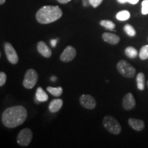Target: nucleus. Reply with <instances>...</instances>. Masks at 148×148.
<instances>
[{"label":"nucleus","instance_id":"obj_29","mask_svg":"<svg viewBox=\"0 0 148 148\" xmlns=\"http://www.w3.org/2000/svg\"><path fill=\"white\" fill-rule=\"evenodd\" d=\"M59 3H63V4H65V3H69V1H71V0H57Z\"/></svg>","mask_w":148,"mask_h":148},{"label":"nucleus","instance_id":"obj_20","mask_svg":"<svg viewBox=\"0 0 148 148\" xmlns=\"http://www.w3.org/2000/svg\"><path fill=\"white\" fill-rule=\"evenodd\" d=\"M139 58L142 60L148 59V45H144L140 48L139 51Z\"/></svg>","mask_w":148,"mask_h":148},{"label":"nucleus","instance_id":"obj_13","mask_svg":"<svg viewBox=\"0 0 148 148\" xmlns=\"http://www.w3.org/2000/svg\"><path fill=\"white\" fill-rule=\"evenodd\" d=\"M128 124L133 130L136 131H142L145 128V123L142 119L136 118H130Z\"/></svg>","mask_w":148,"mask_h":148},{"label":"nucleus","instance_id":"obj_34","mask_svg":"<svg viewBox=\"0 0 148 148\" xmlns=\"http://www.w3.org/2000/svg\"><path fill=\"white\" fill-rule=\"evenodd\" d=\"M147 87H148V81H147Z\"/></svg>","mask_w":148,"mask_h":148},{"label":"nucleus","instance_id":"obj_3","mask_svg":"<svg viewBox=\"0 0 148 148\" xmlns=\"http://www.w3.org/2000/svg\"><path fill=\"white\" fill-rule=\"evenodd\" d=\"M103 125L108 132L112 134L117 135L121 132V126L119 122L112 116H105L103 119Z\"/></svg>","mask_w":148,"mask_h":148},{"label":"nucleus","instance_id":"obj_10","mask_svg":"<svg viewBox=\"0 0 148 148\" xmlns=\"http://www.w3.org/2000/svg\"><path fill=\"white\" fill-rule=\"evenodd\" d=\"M122 106L125 110H130L136 106V100L131 92H128L124 95L122 99Z\"/></svg>","mask_w":148,"mask_h":148},{"label":"nucleus","instance_id":"obj_21","mask_svg":"<svg viewBox=\"0 0 148 148\" xmlns=\"http://www.w3.org/2000/svg\"><path fill=\"white\" fill-rule=\"evenodd\" d=\"M123 29H124L125 32L129 36L133 37L136 34L135 29L133 27V26H132V25H130V24H126V25H125V26L123 27Z\"/></svg>","mask_w":148,"mask_h":148},{"label":"nucleus","instance_id":"obj_22","mask_svg":"<svg viewBox=\"0 0 148 148\" xmlns=\"http://www.w3.org/2000/svg\"><path fill=\"white\" fill-rule=\"evenodd\" d=\"M100 25L101 26L106 27V29H110V30H113L115 28V24L109 20H102L100 21Z\"/></svg>","mask_w":148,"mask_h":148},{"label":"nucleus","instance_id":"obj_18","mask_svg":"<svg viewBox=\"0 0 148 148\" xmlns=\"http://www.w3.org/2000/svg\"><path fill=\"white\" fill-rule=\"evenodd\" d=\"M125 54L130 58H134L138 56V51L132 46H129L125 48Z\"/></svg>","mask_w":148,"mask_h":148},{"label":"nucleus","instance_id":"obj_33","mask_svg":"<svg viewBox=\"0 0 148 148\" xmlns=\"http://www.w3.org/2000/svg\"><path fill=\"white\" fill-rule=\"evenodd\" d=\"M1 51H0V58H1Z\"/></svg>","mask_w":148,"mask_h":148},{"label":"nucleus","instance_id":"obj_25","mask_svg":"<svg viewBox=\"0 0 148 148\" xmlns=\"http://www.w3.org/2000/svg\"><path fill=\"white\" fill-rule=\"evenodd\" d=\"M103 0H89L90 5H92L93 8H97L102 3Z\"/></svg>","mask_w":148,"mask_h":148},{"label":"nucleus","instance_id":"obj_8","mask_svg":"<svg viewBox=\"0 0 148 148\" xmlns=\"http://www.w3.org/2000/svg\"><path fill=\"white\" fill-rule=\"evenodd\" d=\"M79 103L84 108L92 110L96 107L97 102L92 95L88 94H83L79 97Z\"/></svg>","mask_w":148,"mask_h":148},{"label":"nucleus","instance_id":"obj_27","mask_svg":"<svg viewBox=\"0 0 148 148\" xmlns=\"http://www.w3.org/2000/svg\"><path fill=\"white\" fill-rule=\"evenodd\" d=\"M58 38H57V39H52V40H51V46H52L53 47H55L56 46V44H57V42H58Z\"/></svg>","mask_w":148,"mask_h":148},{"label":"nucleus","instance_id":"obj_24","mask_svg":"<svg viewBox=\"0 0 148 148\" xmlns=\"http://www.w3.org/2000/svg\"><path fill=\"white\" fill-rule=\"evenodd\" d=\"M7 79V75L4 72H0V87L3 86L5 84Z\"/></svg>","mask_w":148,"mask_h":148},{"label":"nucleus","instance_id":"obj_16","mask_svg":"<svg viewBox=\"0 0 148 148\" xmlns=\"http://www.w3.org/2000/svg\"><path fill=\"white\" fill-rule=\"evenodd\" d=\"M136 84L138 90H143L145 86V76L143 73H138L136 75Z\"/></svg>","mask_w":148,"mask_h":148},{"label":"nucleus","instance_id":"obj_32","mask_svg":"<svg viewBox=\"0 0 148 148\" xmlns=\"http://www.w3.org/2000/svg\"><path fill=\"white\" fill-rule=\"evenodd\" d=\"M56 77H54V76L51 77V81H53V82H54V81H56Z\"/></svg>","mask_w":148,"mask_h":148},{"label":"nucleus","instance_id":"obj_2","mask_svg":"<svg viewBox=\"0 0 148 148\" xmlns=\"http://www.w3.org/2000/svg\"><path fill=\"white\" fill-rule=\"evenodd\" d=\"M62 16V11L58 5H45L38 10L36 14L37 21L41 24L53 23Z\"/></svg>","mask_w":148,"mask_h":148},{"label":"nucleus","instance_id":"obj_12","mask_svg":"<svg viewBox=\"0 0 148 148\" xmlns=\"http://www.w3.org/2000/svg\"><path fill=\"white\" fill-rule=\"evenodd\" d=\"M101 37L105 42L110 44V45H116L120 41V37L116 34H112V33L104 32L101 35Z\"/></svg>","mask_w":148,"mask_h":148},{"label":"nucleus","instance_id":"obj_19","mask_svg":"<svg viewBox=\"0 0 148 148\" xmlns=\"http://www.w3.org/2000/svg\"><path fill=\"white\" fill-rule=\"evenodd\" d=\"M130 17V14L127 10L120 11L116 15V18L119 21H126Z\"/></svg>","mask_w":148,"mask_h":148},{"label":"nucleus","instance_id":"obj_26","mask_svg":"<svg viewBox=\"0 0 148 148\" xmlns=\"http://www.w3.org/2000/svg\"><path fill=\"white\" fill-rule=\"evenodd\" d=\"M82 4L84 7H88L90 5L89 0H82Z\"/></svg>","mask_w":148,"mask_h":148},{"label":"nucleus","instance_id":"obj_5","mask_svg":"<svg viewBox=\"0 0 148 148\" xmlns=\"http://www.w3.org/2000/svg\"><path fill=\"white\" fill-rule=\"evenodd\" d=\"M38 81V73L34 69H29L25 72L23 81V86L27 89L34 87Z\"/></svg>","mask_w":148,"mask_h":148},{"label":"nucleus","instance_id":"obj_31","mask_svg":"<svg viewBox=\"0 0 148 148\" xmlns=\"http://www.w3.org/2000/svg\"><path fill=\"white\" fill-rule=\"evenodd\" d=\"M5 2V0H0V5H2Z\"/></svg>","mask_w":148,"mask_h":148},{"label":"nucleus","instance_id":"obj_11","mask_svg":"<svg viewBox=\"0 0 148 148\" xmlns=\"http://www.w3.org/2000/svg\"><path fill=\"white\" fill-rule=\"evenodd\" d=\"M37 50L40 55L45 58H49L52 54L51 49L48 47L47 44L44 41H39L37 44Z\"/></svg>","mask_w":148,"mask_h":148},{"label":"nucleus","instance_id":"obj_14","mask_svg":"<svg viewBox=\"0 0 148 148\" xmlns=\"http://www.w3.org/2000/svg\"><path fill=\"white\" fill-rule=\"evenodd\" d=\"M62 105H63V101L61 99H53L49 105V110L52 113L57 112L60 110Z\"/></svg>","mask_w":148,"mask_h":148},{"label":"nucleus","instance_id":"obj_7","mask_svg":"<svg viewBox=\"0 0 148 148\" xmlns=\"http://www.w3.org/2000/svg\"><path fill=\"white\" fill-rule=\"evenodd\" d=\"M4 51L8 60L12 64H16L18 62V56L17 53L12 44L6 42L4 44Z\"/></svg>","mask_w":148,"mask_h":148},{"label":"nucleus","instance_id":"obj_6","mask_svg":"<svg viewBox=\"0 0 148 148\" xmlns=\"http://www.w3.org/2000/svg\"><path fill=\"white\" fill-rule=\"evenodd\" d=\"M33 133L31 129L26 127L18 133L17 137H16V141L19 145L22 147H27L30 144L32 140Z\"/></svg>","mask_w":148,"mask_h":148},{"label":"nucleus","instance_id":"obj_4","mask_svg":"<svg viewBox=\"0 0 148 148\" xmlns=\"http://www.w3.org/2000/svg\"><path fill=\"white\" fill-rule=\"evenodd\" d=\"M116 69L122 76L126 78H132L136 75V69L125 60H121L118 62L116 64Z\"/></svg>","mask_w":148,"mask_h":148},{"label":"nucleus","instance_id":"obj_15","mask_svg":"<svg viewBox=\"0 0 148 148\" xmlns=\"http://www.w3.org/2000/svg\"><path fill=\"white\" fill-rule=\"evenodd\" d=\"M48 95L46 93L45 90L41 87H38L36 89V99L35 101H38V102H45V101L48 100Z\"/></svg>","mask_w":148,"mask_h":148},{"label":"nucleus","instance_id":"obj_30","mask_svg":"<svg viewBox=\"0 0 148 148\" xmlns=\"http://www.w3.org/2000/svg\"><path fill=\"white\" fill-rule=\"evenodd\" d=\"M117 1H118V2L120 3H125L127 2L126 0H117Z\"/></svg>","mask_w":148,"mask_h":148},{"label":"nucleus","instance_id":"obj_28","mask_svg":"<svg viewBox=\"0 0 148 148\" xmlns=\"http://www.w3.org/2000/svg\"><path fill=\"white\" fill-rule=\"evenodd\" d=\"M138 1L139 0H126L127 2H128L129 3H131V4H136V3H137L138 2Z\"/></svg>","mask_w":148,"mask_h":148},{"label":"nucleus","instance_id":"obj_17","mask_svg":"<svg viewBox=\"0 0 148 148\" xmlns=\"http://www.w3.org/2000/svg\"><path fill=\"white\" fill-rule=\"evenodd\" d=\"M47 91L51 93V95L55 96V97H59L63 92V89L61 86L58 87H51V86H48L47 88Z\"/></svg>","mask_w":148,"mask_h":148},{"label":"nucleus","instance_id":"obj_1","mask_svg":"<svg viewBox=\"0 0 148 148\" xmlns=\"http://www.w3.org/2000/svg\"><path fill=\"white\" fill-rule=\"evenodd\" d=\"M27 117V109L23 106L9 107L1 116L3 124L8 128H13L23 124Z\"/></svg>","mask_w":148,"mask_h":148},{"label":"nucleus","instance_id":"obj_23","mask_svg":"<svg viewBox=\"0 0 148 148\" xmlns=\"http://www.w3.org/2000/svg\"><path fill=\"white\" fill-rule=\"evenodd\" d=\"M141 12L143 14H148V0H144L141 3Z\"/></svg>","mask_w":148,"mask_h":148},{"label":"nucleus","instance_id":"obj_9","mask_svg":"<svg viewBox=\"0 0 148 148\" xmlns=\"http://www.w3.org/2000/svg\"><path fill=\"white\" fill-rule=\"evenodd\" d=\"M77 52L75 47L71 45L67 46L60 56V59L62 62H69L73 60L76 56Z\"/></svg>","mask_w":148,"mask_h":148}]
</instances>
